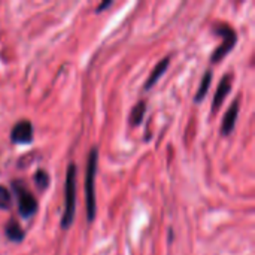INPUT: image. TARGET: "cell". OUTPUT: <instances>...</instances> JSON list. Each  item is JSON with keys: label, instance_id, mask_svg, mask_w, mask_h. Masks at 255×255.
<instances>
[{"label": "cell", "instance_id": "obj_1", "mask_svg": "<svg viewBox=\"0 0 255 255\" xmlns=\"http://www.w3.org/2000/svg\"><path fill=\"white\" fill-rule=\"evenodd\" d=\"M99 151L93 146L87 158V172H85V209L87 220L91 223L96 217V172H97Z\"/></svg>", "mask_w": 255, "mask_h": 255}, {"label": "cell", "instance_id": "obj_2", "mask_svg": "<svg viewBox=\"0 0 255 255\" xmlns=\"http://www.w3.org/2000/svg\"><path fill=\"white\" fill-rule=\"evenodd\" d=\"M76 166L70 163L66 172V184H64V212L61 218V229H69L75 220L76 212Z\"/></svg>", "mask_w": 255, "mask_h": 255}, {"label": "cell", "instance_id": "obj_3", "mask_svg": "<svg viewBox=\"0 0 255 255\" xmlns=\"http://www.w3.org/2000/svg\"><path fill=\"white\" fill-rule=\"evenodd\" d=\"M214 31L223 37V43L214 51V54L211 57L212 63H217V61H221V58L226 57L233 49V46L236 45L238 36H236L235 28L232 25L226 24V22H215L214 24Z\"/></svg>", "mask_w": 255, "mask_h": 255}, {"label": "cell", "instance_id": "obj_4", "mask_svg": "<svg viewBox=\"0 0 255 255\" xmlns=\"http://www.w3.org/2000/svg\"><path fill=\"white\" fill-rule=\"evenodd\" d=\"M12 188L15 191V196L18 199V212L21 217L27 218V217H31L36 214L37 211V200L36 197L33 196V193L27 188V185L16 179L12 182Z\"/></svg>", "mask_w": 255, "mask_h": 255}, {"label": "cell", "instance_id": "obj_5", "mask_svg": "<svg viewBox=\"0 0 255 255\" xmlns=\"http://www.w3.org/2000/svg\"><path fill=\"white\" fill-rule=\"evenodd\" d=\"M10 140L13 143H28L33 140V126L28 120L16 123L10 130Z\"/></svg>", "mask_w": 255, "mask_h": 255}, {"label": "cell", "instance_id": "obj_6", "mask_svg": "<svg viewBox=\"0 0 255 255\" xmlns=\"http://www.w3.org/2000/svg\"><path fill=\"white\" fill-rule=\"evenodd\" d=\"M232 90V75L227 73L223 76V79L220 81V85L215 91V96H214V102H212V111L215 112L224 102V99L227 97V94L230 93Z\"/></svg>", "mask_w": 255, "mask_h": 255}, {"label": "cell", "instance_id": "obj_7", "mask_svg": "<svg viewBox=\"0 0 255 255\" xmlns=\"http://www.w3.org/2000/svg\"><path fill=\"white\" fill-rule=\"evenodd\" d=\"M238 114H239V100H235L232 103V106L229 108V111L226 112L224 115V120H223V126H221V131L223 134H230L235 128V124H236V120H238Z\"/></svg>", "mask_w": 255, "mask_h": 255}, {"label": "cell", "instance_id": "obj_8", "mask_svg": "<svg viewBox=\"0 0 255 255\" xmlns=\"http://www.w3.org/2000/svg\"><path fill=\"white\" fill-rule=\"evenodd\" d=\"M169 64H170V57H164L163 60H160V63L154 67V70L151 72L149 78L146 79V82H145V90H149V88L160 79V76L166 72V69L169 67Z\"/></svg>", "mask_w": 255, "mask_h": 255}, {"label": "cell", "instance_id": "obj_9", "mask_svg": "<svg viewBox=\"0 0 255 255\" xmlns=\"http://www.w3.org/2000/svg\"><path fill=\"white\" fill-rule=\"evenodd\" d=\"M4 233L7 236L9 241L12 242H21L25 236V232L19 227V224L13 220H10L6 226H4Z\"/></svg>", "mask_w": 255, "mask_h": 255}, {"label": "cell", "instance_id": "obj_10", "mask_svg": "<svg viewBox=\"0 0 255 255\" xmlns=\"http://www.w3.org/2000/svg\"><path fill=\"white\" fill-rule=\"evenodd\" d=\"M211 81H212V70H206V73H205V76L202 79V84H200V87H199V90L196 93V97H194L196 102H202L205 99V96L208 94V90L211 87Z\"/></svg>", "mask_w": 255, "mask_h": 255}, {"label": "cell", "instance_id": "obj_11", "mask_svg": "<svg viewBox=\"0 0 255 255\" xmlns=\"http://www.w3.org/2000/svg\"><path fill=\"white\" fill-rule=\"evenodd\" d=\"M145 111H146V103L143 100H140L133 109H131V114H130V123L133 126H139L143 120V115H145Z\"/></svg>", "mask_w": 255, "mask_h": 255}, {"label": "cell", "instance_id": "obj_12", "mask_svg": "<svg viewBox=\"0 0 255 255\" xmlns=\"http://www.w3.org/2000/svg\"><path fill=\"white\" fill-rule=\"evenodd\" d=\"M34 184H36L37 188L45 190V188L49 185V175H48V172L43 170V169H39V170L34 173Z\"/></svg>", "mask_w": 255, "mask_h": 255}, {"label": "cell", "instance_id": "obj_13", "mask_svg": "<svg viewBox=\"0 0 255 255\" xmlns=\"http://www.w3.org/2000/svg\"><path fill=\"white\" fill-rule=\"evenodd\" d=\"M12 206V196L7 188L0 185V209H9Z\"/></svg>", "mask_w": 255, "mask_h": 255}, {"label": "cell", "instance_id": "obj_14", "mask_svg": "<svg viewBox=\"0 0 255 255\" xmlns=\"http://www.w3.org/2000/svg\"><path fill=\"white\" fill-rule=\"evenodd\" d=\"M111 4H112V1H109V0H108V1H105V3H102L100 6H97V12L103 10L105 7H108V6H111Z\"/></svg>", "mask_w": 255, "mask_h": 255}]
</instances>
